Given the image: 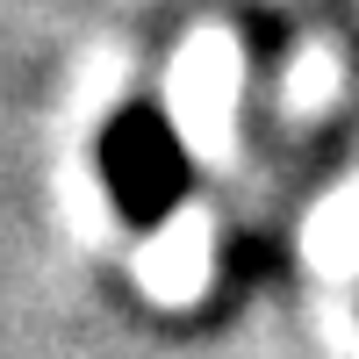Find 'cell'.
<instances>
[{"label":"cell","instance_id":"1","mask_svg":"<svg viewBox=\"0 0 359 359\" xmlns=\"http://www.w3.org/2000/svg\"><path fill=\"white\" fill-rule=\"evenodd\" d=\"M101 172H108V194L130 223H158L187 194V144L151 101H130L101 137Z\"/></svg>","mask_w":359,"mask_h":359}]
</instances>
